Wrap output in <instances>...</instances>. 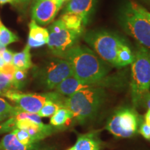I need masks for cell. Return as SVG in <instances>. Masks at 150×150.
<instances>
[{
    "instance_id": "1",
    "label": "cell",
    "mask_w": 150,
    "mask_h": 150,
    "mask_svg": "<svg viewBox=\"0 0 150 150\" xmlns=\"http://www.w3.org/2000/svg\"><path fill=\"white\" fill-rule=\"evenodd\" d=\"M83 40L103 61L120 68L132 63L134 54L125 38L106 29H95L86 32Z\"/></svg>"
},
{
    "instance_id": "2",
    "label": "cell",
    "mask_w": 150,
    "mask_h": 150,
    "mask_svg": "<svg viewBox=\"0 0 150 150\" xmlns=\"http://www.w3.org/2000/svg\"><path fill=\"white\" fill-rule=\"evenodd\" d=\"M59 58L68 61L72 67L73 76L86 83L102 86L111 69L109 64L84 45H76Z\"/></svg>"
},
{
    "instance_id": "3",
    "label": "cell",
    "mask_w": 150,
    "mask_h": 150,
    "mask_svg": "<svg viewBox=\"0 0 150 150\" xmlns=\"http://www.w3.org/2000/svg\"><path fill=\"white\" fill-rule=\"evenodd\" d=\"M106 97V93L102 86H93L65 97L64 108L79 122H84L96 116Z\"/></svg>"
},
{
    "instance_id": "4",
    "label": "cell",
    "mask_w": 150,
    "mask_h": 150,
    "mask_svg": "<svg viewBox=\"0 0 150 150\" xmlns=\"http://www.w3.org/2000/svg\"><path fill=\"white\" fill-rule=\"evenodd\" d=\"M131 63V98L135 107L141 105L142 97L150 89V50L137 42Z\"/></svg>"
},
{
    "instance_id": "5",
    "label": "cell",
    "mask_w": 150,
    "mask_h": 150,
    "mask_svg": "<svg viewBox=\"0 0 150 150\" xmlns=\"http://www.w3.org/2000/svg\"><path fill=\"white\" fill-rule=\"evenodd\" d=\"M120 25L138 44L150 50V24L136 10L132 0L127 1L118 13Z\"/></svg>"
},
{
    "instance_id": "6",
    "label": "cell",
    "mask_w": 150,
    "mask_h": 150,
    "mask_svg": "<svg viewBox=\"0 0 150 150\" xmlns=\"http://www.w3.org/2000/svg\"><path fill=\"white\" fill-rule=\"evenodd\" d=\"M14 102L24 111L37 113L47 101L61 104L64 107L65 97L56 91L44 93H23L18 90L11 88L3 95Z\"/></svg>"
},
{
    "instance_id": "7",
    "label": "cell",
    "mask_w": 150,
    "mask_h": 150,
    "mask_svg": "<svg viewBox=\"0 0 150 150\" xmlns=\"http://www.w3.org/2000/svg\"><path fill=\"white\" fill-rule=\"evenodd\" d=\"M71 76H73V72L70 63L58 57L49 60L34 72V77L46 90L54 89L61 81Z\"/></svg>"
},
{
    "instance_id": "8",
    "label": "cell",
    "mask_w": 150,
    "mask_h": 150,
    "mask_svg": "<svg viewBox=\"0 0 150 150\" xmlns=\"http://www.w3.org/2000/svg\"><path fill=\"white\" fill-rule=\"evenodd\" d=\"M140 117L131 108L118 109L108 120L106 129L114 136L120 138H131L138 132Z\"/></svg>"
},
{
    "instance_id": "9",
    "label": "cell",
    "mask_w": 150,
    "mask_h": 150,
    "mask_svg": "<svg viewBox=\"0 0 150 150\" xmlns=\"http://www.w3.org/2000/svg\"><path fill=\"white\" fill-rule=\"evenodd\" d=\"M83 33L63 28L56 32H49L48 47L56 57L59 58L62 54L76 45L79 37Z\"/></svg>"
},
{
    "instance_id": "10",
    "label": "cell",
    "mask_w": 150,
    "mask_h": 150,
    "mask_svg": "<svg viewBox=\"0 0 150 150\" xmlns=\"http://www.w3.org/2000/svg\"><path fill=\"white\" fill-rule=\"evenodd\" d=\"M63 4V0H35L31 8L32 20L42 26L51 23Z\"/></svg>"
},
{
    "instance_id": "11",
    "label": "cell",
    "mask_w": 150,
    "mask_h": 150,
    "mask_svg": "<svg viewBox=\"0 0 150 150\" xmlns=\"http://www.w3.org/2000/svg\"><path fill=\"white\" fill-rule=\"evenodd\" d=\"M17 128L27 131L31 137V144L40 142L57 131L63 130L65 127H56L52 125H38L29 120H22L17 122Z\"/></svg>"
},
{
    "instance_id": "12",
    "label": "cell",
    "mask_w": 150,
    "mask_h": 150,
    "mask_svg": "<svg viewBox=\"0 0 150 150\" xmlns=\"http://www.w3.org/2000/svg\"><path fill=\"white\" fill-rule=\"evenodd\" d=\"M95 4L96 0H70L64 9V13L79 15L88 22Z\"/></svg>"
},
{
    "instance_id": "13",
    "label": "cell",
    "mask_w": 150,
    "mask_h": 150,
    "mask_svg": "<svg viewBox=\"0 0 150 150\" xmlns=\"http://www.w3.org/2000/svg\"><path fill=\"white\" fill-rule=\"evenodd\" d=\"M93 86H100L84 83L77 79L75 76H71L61 81L54 89L56 92L61 94L63 96L69 97L81 90L93 87Z\"/></svg>"
},
{
    "instance_id": "14",
    "label": "cell",
    "mask_w": 150,
    "mask_h": 150,
    "mask_svg": "<svg viewBox=\"0 0 150 150\" xmlns=\"http://www.w3.org/2000/svg\"><path fill=\"white\" fill-rule=\"evenodd\" d=\"M101 147L102 141L97 131L79 135L74 146V150H99Z\"/></svg>"
},
{
    "instance_id": "15",
    "label": "cell",
    "mask_w": 150,
    "mask_h": 150,
    "mask_svg": "<svg viewBox=\"0 0 150 150\" xmlns=\"http://www.w3.org/2000/svg\"><path fill=\"white\" fill-rule=\"evenodd\" d=\"M60 19L64 23L67 29L74 30L81 33H83L84 27L88 22L79 15L70 13H64Z\"/></svg>"
},
{
    "instance_id": "16",
    "label": "cell",
    "mask_w": 150,
    "mask_h": 150,
    "mask_svg": "<svg viewBox=\"0 0 150 150\" xmlns=\"http://www.w3.org/2000/svg\"><path fill=\"white\" fill-rule=\"evenodd\" d=\"M31 47L27 45L22 52L14 53L12 64L16 69L27 70L33 67L31 55L30 53Z\"/></svg>"
},
{
    "instance_id": "17",
    "label": "cell",
    "mask_w": 150,
    "mask_h": 150,
    "mask_svg": "<svg viewBox=\"0 0 150 150\" xmlns=\"http://www.w3.org/2000/svg\"><path fill=\"white\" fill-rule=\"evenodd\" d=\"M31 145H22L17 139L16 136L11 132L0 140V150H27Z\"/></svg>"
},
{
    "instance_id": "18",
    "label": "cell",
    "mask_w": 150,
    "mask_h": 150,
    "mask_svg": "<svg viewBox=\"0 0 150 150\" xmlns=\"http://www.w3.org/2000/svg\"><path fill=\"white\" fill-rule=\"evenodd\" d=\"M29 37L38 42H45L47 44L49 31L45 28L41 27L34 20H31L29 24Z\"/></svg>"
},
{
    "instance_id": "19",
    "label": "cell",
    "mask_w": 150,
    "mask_h": 150,
    "mask_svg": "<svg viewBox=\"0 0 150 150\" xmlns=\"http://www.w3.org/2000/svg\"><path fill=\"white\" fill-rule=\"evenodd\" d=\"M73 117V115L70 110L66 108H60L52 116L50 119V125L56 127H61L65 123L68 122Z\"/></svg>"
},
{
    "instance_id": "20",
    "label": "cell",
    "mask_w": 150,
    "mask_h": 150,
    "mask_svg": "<svg viewBox=\"0 0 150 150\" xmlns=\"http://www.w3.org/2000/svg\"><path fill=\"white\" fill-rule=\"evenodd\" d=\"M20 38L16 33L6 27L2 24L0 26V44L4 47L16 42H18Z\"/></svg>"
},
{
    "instance_id": "21",
    "label": "cell",
    "mask_w": 150,
    "mask_h": 150,
    "mask_svg": "<svg viewBox=\"0 0 150 150\" xmlns=\"http://www.w3.org/2000/svg\"><path fill=\"white\" fill-rule=\"evenodd\" d=\"M27 82V70L16 69L12 79L13 88L19 91L23 88Z\"/></svg>"
},
{
    "instance_id": "22",
    "label": "cell",
    "mask_w": 150,
    "mask_h": 150,
    "mask_svg": "<svg viewBox=\"0 0 150 150\" xmlns=\"http://www.w3.org/2000/svg\"><path fill=\"white\" fill-rule=\"evenodd\" d=\"M60 108H64L61 104L54 102L52 101H47L45 103L41 109L37 112V114L40 117H52L56 110Z\"/></svg>"
},
{
    "instance_id": "23",
    "label": "cell",
    "mask_w": 150,
    "mask_h": 150,
    "mask_svg": "<svg viewBox=\"0 0 150 150\" xmlns=\"http://www.w3.org/2000/svg\"><path fill=\"white\" fill-rule=\"evenodd\" d=\"M22 111L24 110L18 106H12L6 100L0 97V113L6 114L11 117H14Z\"/></svg>"
},
{
    "instance_id": "24",
    "label": "cell",
    "mask_w": 150,
    "mask_h": 150,
    "mask_svg": "<svg viewBox=\"0 0 150 150\" xmlns=\"http://www.w3.org/2000/svg\"><path fill=\"white\" fill-rule=\"evenodd\" d=\"M13 76L0 72V95H4L12 87Z\"/></svg>"
},
{
    "instance_id": "25",
    "label": "cell",
    "mask_w": 150,
    "mask_h": 150,
    "mask_svg": "<svg viewBox=\"0 0 150 150\" xmlns=\"http://www.w3.org/2000/svg\"><path fill=\"white\" fill-rule=\"evenodd\" d=\"M11 132L13 134L17 139L19 140V142L20 143H22V145H31V137H30L29 134H28L27 131L23 130V129H15L14 130H13Z\"/></svg>"
},
{
    "instance_id": "26",
    "label": "cell",
    "mask_w": 150,
    "mask_h": 150,
    "mask_svg": "<svg viewBox=\"0 0 150 150\" xmlns=\"http://www.w3.org/2000/svg\"><path fill=\"white\" fill-rule=\"evenodd\" d=\"M15 117H16L18 122L20 120H29L33 122L35 124H38V125L42 124L41 117L37 113H31V112L22 111L20 112V113H18Z\"/></svg>"
},
{
    "instance_id": "27",
    "label": "cell",
    "mask_w": 150,
    "mask_h": 150,
    "mask_svg": "<svg viewBox=\"0 0 150 150\" xmlns=\"http://www.w3.org/2000/svg\"><path fill=\"white\" fill-rule=\"evenodd\" d=\"M17 121L16 117H11L4 122L0 124V134L7 132H11L17 128Z\"/></svg>"
},
{
    "instance_id": "28",
    "label": "cell",
    "mask_w": 150,
    "mask_h": 150,
    "mask_svg": "<svg viewBox=\"0 0 150 150\" xmlns=\"http://www.w3.org/2000/svg\"><path fill=\"white\" fill-rule=\"evenodd\" d=\"M133 5H134V8H136V10L138 11L139 13L141 15V16L143 17L150 24V12L148 11L147 9H146L145 7H143L139 4H138L136 1H132Z\"/></svg>"
},
{
    "instance_id": "29",
    "label": "cell",
    "mask_w": 150,
    "mask_h": 150,
    "mask_svg": "<svg viewBox=\"0 0 150 150\" xmlns=\"http://www.w3.org/2000/svg\"><path fill=\"white\" fill-rule=\"evenodd\" d=\"M27 150H56V147L55 146L45 145L38 142L32 144Z\"/></svg>"
},
{
    "instance_id": "30",
    "label": "cell",
    "mask_w": 150,
    "mask_h": 150,
    "mask_svg": "<svg viewBox=\"0 0 150 150\" xmlns=\"http://www.w3.org/2000/svg\"><path fill=\"white\" fill-rule=\"evenodd\" d=\"M14 52L6 48L1 53V56L4 61L5 64H12L13 59Z\"/></svg>"
},
{
    "instance_id": "31",
    "label": "cell",
    "mask_w": 150,
    "mask_h": 150,
    "mask_svg": "<svg viewBox=\"0 0 150 150\" xmlns=\"http://www.w3.org/2000/svg\"><path fill=\"white\" fill-rule=\"evenodd\" d=\"M139 128L140 134L146 139L150 140V126L145 122L142 123Z\"/></svg>"
},
{
    "instance_id": "32",
    "label": "cell",
    "mask_w": 150,
    "mask_h": 150,
    "mask_svg": "<svg viewBox=\"0 0 150 150\" xmlns=\"http://www.w3.org/2000/svg\"><path fill=\"white\" fill-rule=\"evenodd\" d=\"M47 44L46 42H38V41L34 40H33L32 38H31L28 37V42H27V45H29L30 47H33V48H37V47H40L44 45Z\"/></svg>"
},
{
    "instance_id": "33",
    "label": "cell",
    "mask_w": 150,
    "mask_h": 150,
    "mask_svg": "<svg viewBox=\"0 0 150 150\" xmlns=\"http://www.w3.org/2000/svg\"><path fill=\"white\" fill-rule=\"evenodd\" d=\"M141 105H144L148 108V110H150V92L148 91L143 95L142 97Z\"/></svg>"
},
{
    "instance_id": "34",
    "label": "cell",
    "mask_w": 150,
    "mask_h": 150,
    "mask_svg": "<svg viewBox=\"0 0 150 150\" xmlns=\"http://www.w3.org/2000/svg\"><path fill=\"white\" fill-rule=\"evenodd\" d=\"M31 0H13L12 5L16 7H20V8H23V7L27 6L29 4Z\"/></svg>"
},
{
    "instance_id": "35",
    "label": "cell",
    "mask_w": 150,
    "mask_h": 150,
    "mask_svg": "<svg viewBox=\"0 0 150 150\" xmlns=\"http://www.w3.org/2000/svg\"><path fill=\"white\" fill-rule=\"evenodd\" d=\"M5 49L6 47H4L0 44V70H1V69L5 65V63L2 59V56H1V53H2V52L5 50Z\"/></svg>"
},
{
    "instance_id": "36",
    "label": "cell",
    "mask_w": 150,
    "mask_h": 150,
    "mask_svg": "<svg viewBox=\"0 0 150 150\" xmlns=\"http://www.w3.org/2000/svg\"><path fill=\"white\" fill-rule=\"evenodd\" d=\"M145 123L150 126V110H148L145 115Z\"/></svg>"
},
{
    "instance_id": "37",
    "label": "cell",
    "mask_w": 150,
    "mask_h": 150,
    "mask_svg": "<svg viewBox=\"0 0 150 150\" xmlns=\"http://www.w3.org/2000/svg\"><path fill=\"white\" fill-rule=\"evenodd\" d=\"M13 0H0V6H4L6 4H12Z\"/></svg>"
},
{
    "instance_id": "38",
    "label": "cell",
    "mask_w": 150,
    "mask_h": 150,
    "mask_svg": "<svg viewBox=\"0 0 150 150\" xmlns=\"http://www.w3.org/2000/svg\"><path fill=\"white\" fill-rule=\"evenodd\" d=\"M143 1L150 7V0H143Z\"/></svg>"
},
{
    "instance_id": "39",
    "label": "cell",
    "mask_w": 150,
    "mask_h": 150,
    "mask_svg": "<svg viewBox=\"0 0 150 150\" xmlns=\"http://www.w3.org/2000/svg\"><path fill=\"white\" fill-rule=\"evenodd\" d=\"M67 150H74V147H72L69 148V149H67Z\"/></svg>"
},
{
    "instance_id": "40",
    "label": "cell",
    "mask_w": 150,
    "mask_h": 150,
    "mask_svg": "<svg viewBox=\"0 0 150 150\" xmlns=\"http://www.w3.org/2000/svg\"><path fill=\"white\" fill-rule=\"evenodd\" d=\"M1 24H2V23H1V20H0V26H1Z\"/></svg>"
}]
</instances>
